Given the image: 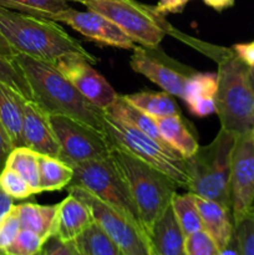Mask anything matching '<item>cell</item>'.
Returning <instances> with one entry per match:
<instances>
[{
	"instance_id": "1",
	"label": "cell",
	"mask_w": 254,
	"mask_h": 255,
	"mask_svg": "<svg viewBox=\"0 0 254 255\" xmlns=\"http://www.w3.org/2000/svg\"><path fill=\"white\" fill-rule=\"evenodd\" d=\"M0 32L15 51L34 59L56 64L65 57L77 56L97 64L96 57L55 20L0 7Z\"/></svg>"
},
{
	"instance_id": "2",
	"label": "cell",
	"mask_w": 254,
	"mask_h": 255,
	"mask_svg": "<svg viewBox=\"0 0 254 255\" xmlns=\"http://www.w3.org/2000/svg\"><path fill=\"white\" fill-rule=\"evenodd\" d=\"M12 60L29 82L34 101L47 115L71 117L105 133L104 110L85 99L54 64L19 52Z\"/></svg>"
},
{
	"instance_id": "3",
	"label": "cell",
	"mask_w": 254,
	"mask_h": 255,
	"mask_svg": "<svg viewBox=\"0 0 254 255\" xmlns=\"http://www.w3.org/2000/svg\"><path fill=\"white\" fill-rule=\"evenodd\" d=\"M110 158L126 183L142 226L148 234L171 206L178 186L158 169L116 146H112Z\"/></svg>"
},
{
	"instance_id": "4",
	"label": "cell",
	"mask_w": 254,
	"mask_h": 255,
	"mask_svg": "<svg viewBox=\"0 0 254 255\" xmlns=\"http://www.w3.org/2000/svg\"><path fill=\"white\" fill-rule=\"evenodd\" d=\"M218 89L216 114L221 128L234 134L254 131V91L248 79V66L232 49L217 50Z\"/></svg>"
},
{
	"instance_id": "5",
	"label": "cell",
	"mask_w": 254,
	"mask_h": 255,
	"mask_svg": "<svg viewBox=\"0 0 254 255\" xmlns=\"http://www.w3.org/2000/svg\"><path fill=\"white\" fill-rule=\"evenodd\" d=\"M237 134L221 128L209 144L186 158L187 191L231 209L232 154ZM232 212V211H231Z\"/></svg>"
},
{
	"instance_id": "6",
	"label": "cell",
	"mask_w": 254,
	"mask_h": 255,
	"mask_svg": "<svg viewBox=\"0 0 254 255\" xmlns=\"http://www.w3.org/2000/svg\"><path fill=\"white\" fill-rule=\"evenodd\" d=\"M105 134L112 146H116L144 163L168 176L178 188L187 189L188 173L186 158L167 143L152 138L128 122L105 112L102 119Z\"/></svg>"
},
{
	"instance_id": "7",
	"label": "cell",
	"mask_w": 254,
	"mask_h": 255,
	"mask_svg": "<svg viewBox=\"0 0 254 255\" xmlns=\"http://www.w3.org/2000/svg\"><path fill=\"white\" fill-rule=\"evenodd\" d=\"M84 5L115 22L132 41L141 46L153 49L169 32V24L154 6L134 0H87Z\"/></svg>"
},
{
	"instance_id": "8",
	"label": "cell",
	"mask_w": 254,
	"mask_h": 255,
	"mask_svg": "<svg viewBox=\"0 0 254 255\" xmlns=\"http://www.w3.org/2000/svg\"><path fill=\"white\" fill-rule=\"evenodd\" d=\"M69 166L74 171V177L69 186H76L90 192L143 228L128 188L110 157L70 163Z\"/></svg>"
},
{
	"instance_id": "9",
	"label": "cell",
	"mask_w": 254,
	"mask_h": 255,
	"mask_svg": "<svg viewBox=\"0 0 254 255\" xmlns=\"http://www.w3.org/2000/svg\"><path fill=\"white\" fill-rule=\"evenodd\" d=\"M69 193L84 202L91 211L95 222L106 232L124 255H154L151 241L142 227L110 207L90 192L69 186Z\"/></svg>"
},
{
	"instance_id": "10",
	"label": "cell",
	"mask_w": 254,
	"mask_h": 255,
	"mask_svg": "<svg viewBox=\"0 0 254 255\" xmlns=\"http://www.w3.org/2000/svg\"><path fill=\"white\" fill-rule=\"evenodd\" d=\"M49 121L61 148L59 158L67 164L110 157L112 144L102 131L60 115H49Z\"/></svg>"
},
{
	"instance_id": "11",
	"label": "cell",
	"mask_w": 254,
	"mask_h": 255,
	"mask_svg": "<svg viewBox=\"0 0 254 255\" xmlns=\"http://www.w3.org/2000/svg\"><path fill=\"white\" fill-rule=\"evenodd\" d=\"M254 204V131L237 134L232 154L231 211L238 221Z\"/></svg>"
},
{
	"instance_id": "12",
	"label": "cell",
	"mask_w": 254,
	"mask_h": 255,
	"mask_svg": "<svg viewBox=\"0 0 254 255\" xmlns=\"http://www.w3.org/2000/svg\"><path fill=\"white\" fill-rule=\"evenodd\" d=\"M52 20L69 25L86 39L99 44L126 50H133L136 47L134 42L115 22L92 10L79 11L69 7L55 15Z\"/></svg>"
},
{
	"instance_id": "13",
	"label": "cell",
	"mask_w": 254,
	"mask_h": 255,
	"mask_svg": "<svg viewBox=\"0 0 254 255\" xmlns=\"http://www.w3.org/2000/svg\"><path fill=\"white\" fill-rule=\"evenodd\" d=\"M54 65L85 99L101 110L111 106L119 96L107 80L82 57H65Z\"/></svg>"
},
{
	"instance_id": "14",
	"label": "cell",
	"mask_w": 254,
	"mask_h": 255,
	"mask_svg": "<svg viewBox=\"0 0 254 255\" xmlns=\"http://www.w3.org/2000/svg\"><path fill=\"white\" fill-rule=\"evenodd\" d=\"M129 65L133 71L143 75L153 84L158 85L163 91L178 99H183L184 86L189 75L178 69L169 66L159 57L153 56L144 46L134 47L129 59Z\"/></svg>"
},
{
	"instance_id": "15",
	"label": "cell",
	"mask_w": 254,
	"mask_h": 255,
	"mask_svg": "<svg viewBox=\"0 0 254 255\" xmlns=\"http://www.w3.org/2000/svg\"><path fill=\"white\" fill-rule=\"evenodd\" d=\"M24 146L39 154L59 158L61 148L49 121V115L32 100L24 104L22 121Z\"/></svg>"
},
{
	"instance_id": "16",
	"label": "cell",
	"mask_w": 254,
	"mask_h": 255,
	"mask_svg": "<svg viewBox=\"0 0 254 255\" xmlns=\"http://www.w3.org/2000/svg\"><path fill=\"white\" fill-rule=\"evenodd\" d=\"M217 89V74L193 71L187 79L182 100L193 116L207 117L216 112Z\"/></svg>"
},
{
	"instance_id": "17",
	"label": "cell",
	"mask_w": 254,
	"mask_h": 255,
	"mask_svg": "<svg viewBox=\"0 0 254 255\" xmlns=\"http://www.w3.org/2000/svg\"><path fill=\"white\" fill-rule=\"evenodd\" d=\"M95 222L89 207L69 193L57 204L54 236L62 242H72Z\"/></svg>"
},
{
	"instance_id": "18",
	"label": "cell",
	"mask_w": 254,
	"mask_h": 255,
	"mask_svg": "<svg viewBox=\"0 0 254 255\" xmlns=\"http://www.w3.org/2000/svg\"><path fill=\"white\" fill-rule=\"evenodd\" d=\"M196 203L201 214L203 229L216 242L217 247L223 249L234 237V222L231 209L212 199L196 196Z\"/></svg>"
},
{
	"instance_id": "19",
	"label": "cell",
	"mask_w": 254,
	"mask_h": 255,
	"mask_svg": "<svg viewBox=\"0 0 254 255\" xmlns=\"http://www.w3.org/2000/svg\"><path fill=\"white\" fill-rule=\"evenodd\" d=\"M154 255H186L184 237L172 207L161 216L148 233Z\"/></svg>"
},
{
	"instance_id": "20",
	"label": "cell",
	"mask_w": 254,
	"mask_h": 255,
	"mask_svg": "<svg viewBox=\"0 0 254 255\" xmlns=\"http://www.w3.org/2000/svg\"><path fill=\"white\" fill-rule=\"evenodd\" d=\"M26 99L7 85L0 82V122L9 134L14 147L24 146L22 121Z\"/></svg>"
},
{
	"instance_id": "21",
	"label": "cell",
	"mask_w": 254,
	"mask_h": 255,
	"mask_svg": "<svg viewBox=\"0 0 254 255\" xmlns=\"http://www.w3.org/2000/svg\"><path fill=\"white\" fill-rule=\"evenodd\" d=\"M154 121L164 142L176 149L183 158H189L198 151V142L186 126L181 115L159 117L154 119Z\"/></svg>"
},
{
	"instance_id": "22",
	"label": "cell",
	"mask_w": 254,
	"mask_h": 255,
	"mask_svg": "<svg viewBox=\"0 0 254 255\" xmlns=\"http://www.w3.org/2000/svg\"><path fill=\"white\" fill-rule=\"evenodd\" d=\"M16 207L21 229H27L45 241L54 236L56 222V206H41L36 203H22Z\"/></svg>"
},
{
	"instance_id": "23",
	"label": "cell",
	"mask_w": 254,
	"mask_h": 255,
	"mask_svg": "<svg viewBox=\"0 0 254 255\" xmlns=\"http://www.w3.org/2000/svg\"><path fill=\"white\" fill-rule=\"evenodd\" d=\"M125 99L153 119L159 117L173 116L181 115L178 105L174 101L172 95L168 92H156V91H139L134 94L125 95Z\"/></svg>"
},
{
	"instance_id": "24",
	"label": "cell",
	"mask_w": 254,
	"mask_h": 255,
	"mask_svg": "<svg viewBox=\"0 0 254 255\" xmlns=\"http://www.w3.org/2000/svg\"><path fill=\"white\" fill-rule=\"evenodd\" d=\"M40 192H54L69 187L74 171L62 159L39 154Z\"/></svg>"
},
{
	"instance_id": "25",
	"label": "cell",
	"mask_w": 254,
	"mask_h": 255,
	"mask_svg": "<svg viewBox=\"0 0 254 255\" xmlns=\"http://www.w3.org/2000/svg\"><path fill=\"white\" fill-rule=\"evenodd\" d=\"M107 114L112 115L115 117H119L122 121L128 122L129 125L134 126L136 128L141 129L142 132L147 133L148 136H151L152 138L157 139L159 142H164V139L162 138L161 133H159V129L157 127L156 121H154L153 117L148 116L144 112H142L141 110H138L137 107H134L133 105L129 104L124 96L119 95L116 97V100L114 101V104L110 107H107L106 110H104Z\"/></svg>"
},
{
	"instance_id": "26",
	"label": "cell",
	"mask_w": 254,
	"mask_h": 255,
	"mask_svg": "<svg viewBox=\"0 0 254 255\" xmlns=\"http://www.w3.org/2000/svg\"><path fill=\"white\" fill-rule=\"evenodd\" d=\"M71 243L79 255H122L116 244L96 222L87 227Z\"/></svg>"
},
{
	"instance_id": "27",
	"label": "cell",
	"mask_w": 254,
	"mask_h": 255,
	"mask_svg": "<svg viewBox=\"0 0 254 255\" xmlns=\"http://www.w3.org/2000/svg\"><path fill=\"white\" fill-rule=\"evenodd\" d=\"M171 207L184 237H188L194 232L203 229L201 214L193 193L188 192L186 194H178L176 192L172 197Z\"/></svg>"
},
{
	"instance_id": "28",
	"label": "cell",
	"mask_w": 254,
	"mask_h": 255,
	"mask_svg": "<svg viewBox=\"0 0 254 255\" xmlns=\"http://www.w3.org/2000/svg\"><path fill=\"white\" fill-rule=\"evenodd\" d=\"M6 166L20 174L31 186L35 193L40 192L39 153L27 147H15L6 161Z\"/></svg>"
},
{
	"instance_id": "29",
	"label": "cell",
	"mask_w": 254,
	"mask_h": 255,
	"mask_svg": "<svg viewBox=\"0 0 254 255\" xmlns=\"http://www.w3.org/2000/svg\"><path fill=\"white\" fill-rule=\"evenodd\" d=\"M0 7L52 20L70 6L67 0H0Z\"/></svg>"
},
{
	"instance_id": "30",
	"label": "cell",
	"mask_w": 254,
	"mask_h": 255,
	"mask_svg": "<svg viewBox=\"0 0 254 255\" xmlns=\"http://www.w3.org/2000/svg\"><path fill=\"white\" fill-rule=\"evenodd\" d=\"M0 82L11 87L24 99L34 101L29 82L14 60H6L0 56Z\"/></svg>"
},
{
	"instance_id": "31",
	"label": "cell",
	"mask_w": 254,
	"mask_h": 255,
	"mask_svg": "<svg viewBox=\"0 0 254 255\" xmlns=\"http://www.w3.org/2000/svg\"><path fill=\"white\" fill-rule=\"evenodd\" d=\"M234 239L239 255H254V204L234 222Z\"/></svg>"
},
{
	"instance_id": "32",
	"label": "cell",
	"mask_w": 254,
	"mask_h": 255,
	"mask_svg": "<svg viewBox=\"0 0 254 255\" xmlns=\"http://www.w3.org/2000/svg\"><path fill=\"white\" fill-rule=\"evenodd\" d=\"M0 187L12 199H26L34 196L35 191L17 172L5 166L0 173Z\"/></svg>"
},
{
	"instance_id": "33",
	"label": "cell",
	"mask_w": 254,
	"mask_h": 255,
	"mask_svg": "<svg viewBox=\"0 0 254 255\" xmlns=\"http://www.w3.org/2000/svg\"><path fill=\"white\" fill-rule=\"evenodd\" d=\"M45 239L27 229H21L12 243L2 252L4 255H37L42 251Z\"/></svg>"
},
{
	"instance_id": "34",
	"label": "cell",
	"mask_w": 254,
	"mask_h": 255,
	"mask_svg": "<svg viewBox=\"0 0 254 255\" xmlns=\"http://www.w3.org/2000/svg\"><path fill=\"white\" fill-rule=\"evenodd\" d=\"M186 255H219V248L204 229L194 232L184 239Z\"/></svg>"
},
{
	"instance_id": "35",
	"label": "cell",
	"mask_w": 254,
	"mask_h": 255,
	"mask_svg": "<svg viewBox=\"0 0 254 255\" xmlns=\"http://www.w3.org/2000/svg\"><path fill=\"white\" fill-rule=\"evenodd\" d=\"M21 231L16 207H12L1 219H0V252H4L12 243L19 232Z\"/></svg>"
},
{
	"instance_id": "36",
	"label": "cell",
	"mask_w": 254,
	"mask_h": 255,
	"mask_svg": "<svg viewBox=\"0 0 254 255\" xmlns=\"http://www.w3.org/2000/svg\"><path fill=\"white\" fill-rule=\"evenodd\" d=\"M41 255H79L71 242H62L52 236L45 242Z\"/></svg>"
},
{
	"instance_id": "37",
	"label": "cell",
	"mask_w": 254,
	"mask_h": 255,
	"mask_svg": "<svg viewBox=\"0 0 254 255\" xmlns=\"http://www.w3.org/2000/svg\"><path fill=\"white\" fill-rule=\"evenodd\" d=\"M14 148L15 147L12 144L11 139H10L9 134H7V132L5 131L1 122H0V173L6 166L7 158H9L10 153Z\"/></svg>"
},
{
	"instance_id": "38",
	"label": "cell",
	"mask_w": 254,
	"mask_h": 255,
	"mask_svg": "<svg viewBox=\"0 0 254 255\" xmlns=\"http://www.w3.org/2000/svg\"><path fill=\"white\" fill-rule=\"evenodd\" d=\"M232 50L247 66L254 67V40L251 42L233 45Z\"/></svg>"
},
{
	"instance_id": "39",
	"label": "cell",
	"mask_w": 254,
	"mask_h": 255,
	"mask_svg": "<svg viewBox=\"0 0 254 255\" xmlns=\"http://www.w3.org/2000/svg\"><path fill=\"white\" fill-rule=\"evenodd\" d=\"M188 1L189 0H158V4L154 6V9L163 16L166 14H177L184 9Z\"/></svg>"
},
{
	"instance_id": "40",
	"label": "cell",
	"mask_w": 254,
	"mask_h": 255,
	"mask_svg": "<svg viewBox=\"0 0 254 255\" xmlns=\"http://www.w3.org/2000/svg\"><path fill=\"white\" fill-rule=\"evenodd\" d=\"M15 55H16V51L10 46V44L6 41L4 35L0 32V56L6 60H12Z\"/></svg>"
},
{
	"instance_id": "41",
	"label": "cell",
	"mask_w": 254,
	"mask_h": 255,
	"mask_svg": "<svg viewBox=\"0 0 254 255\" xmlns=\"http://www.w3.org/2000/svg\"><path fill=\"white\" fill-rule=\"evenodd\" d=\"M12 207H14L12 198H10V197L2 191L1 187H0V219H1Z\"/></svg>"
},
{
	"instance_id": "42",
	"label": "cell",
	"mask_w": 254,
	"mask_h": 255,
	"mask_svg": "<svg viewBox=\"0 0 254 255\" xmlns=\"http://www.w3.org/2000/svg\"><path fill=\"white\" fill-rule=\"evenodd\" d=\"M204 4L208 5L212 9L217 11H222L224 9H228L234 5V0H203Z\"/></svg>"
},
{
	"instance_id": "43",
	"label": "cell",
	"mask_w": 254,
	"mask_h": 255,
	"mask_svg": "<svg viewBox=\"0 0 254 255\" xmlns=\"http://www.w3.org/2000/svg\"><path fill=\"white\" fill-rule=\"evenodd\" d=\"M219 255H239L238 248H237V243L234 237L232 238V241L229 242V244L227 247H224L223 249L219 251Z\"/></svg>"
},
{
	"instance_id": "44",
	"label": "cell",
	"mask_w": 254,
	"mask_h": 255,
	"mask_svg": "<svg viewBox=\"0 0 254 255\" xmlns=\"http://www.w3.org/2000/svg\"><path fill=\"white\" fill-rule=\"evenodd\" d=\"M248 79L251 82V86L254 91V67H248Z\"/></svg>"
},
{
	"instance_id": "45",
	"label": "cell",
	"mask_w": 254,
	"mask_h": 255,
	"mask_svg": "<svg viewBox=\"0 0 254 255\" xmlns=\"http://www.w3.org/2000/svg\"><path fill=\"white\" fill-rule=\"evenodd\" d=\"M69 1V0H67ZM72 1H77V2H81V4H84L85 1H87V0H72Z\"/></svg>"
},
{
	"instance_id": "46",
	"label": "cell",
	"mask_w": 254,
	"mask_h": 255,
	"mask_svg": "<svg viewBox=\"0 0 254 255\" xmlns=\"http://www.w3.org/2000/svg\"><path fill=\"white\" fill-rule=\"evenodd\" d=\"M37 255H41V252H40V253H39V254H37Z\"/></svg>"
},
{
	"instance_id": "47",
	"label": "cell",
	"mask_w": 254,
	"mask_h": 255,
	"mask_svg": "<svg viewBox=\"0 0 254 255\" xmlns=\"http://www.w3.org/2000/svg\"><path fill=\"white\" fill-rule=\"evenodd\" d=\"M0 255H4V254H2V253H1V252H0Z\"/></svg>"
},
{
	"instance_id": "48",
	"label": "cell",
	"mask_w": 254,
	"mask_h": 255,
	"mask_svg": "<svg viewBox=\"0 0 254 255\" xmlns=\"http://www.w3.org/2000/svg\"><path fill=\"white\" fill-rule=\"evenodd\" d=\"M122 255H124V254H122Z\"/></svg>"
}]
</instances>
